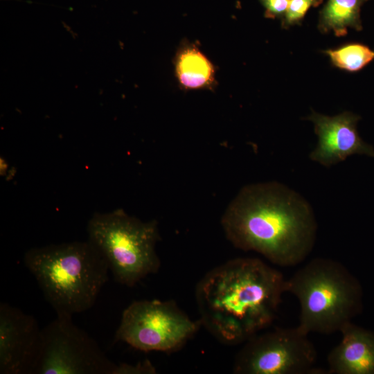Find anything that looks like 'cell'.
Returning a JSON list of instances; mask_svg holds the SVG:
<instances>
[{
    "label": "cell",
    "mask_w": 374,
    "mask_h": 374,
    "mask_svg": "<svg viewBox=\"0 0 374 374\" xmlns=\"http://www.w3.org/2000/svg\"><path fill=\"white\" fill-rule=\"evenodd\" d=\"M341 339L329 353L330 374H374V332L349 322Z\"/></svg>",
    "instance_id": "8fae6325"
},
{
    "label": "cell",
    "mask_w": 374,
    "mask_h": 374,
    "mask_svg": "<svg viewBox=\"0 0 374 374\" xmlns=\"http://www.w3.org/2000/svg\"><path fill=\"white\" fill-rule=\"evenodd\" d=\"M307 119L314 123L319 139L317 147L310 154L311 160L330 167L353 154L374 157V148L365 142L357 132L359 116L344 112L328 116L312 111Z\"/></svg>",
    "instance_id": "30bf717a"
},
{
    "label": "cell",
    "mask_w": 374,
    "mask_h": 374,
    "mask_svg": "<svg viewBox=\"0 0 374 374\" xmlns=\"http://www.w3.org/2000/svg\"><path fill=\"white\" fill-rule=\"evenodd\" d=\"M265 8V17L268 19H280L284 17L290 0H259Z\"/></svg>",
    "instance_id": "2e32d148"
},
{
    "label": "cell",
    "mask_w": 374,
    "mask_h": 374,
    "mask_svg": "<svg viewBox=\"0 0 374 374\" xmlns=\"http://www.w3.org/2000/svg\"><path fill=\"white\" fill-rule=\"evenodd\" d=\"M323 0H290L284 17L281 19L283 28L299 25L308 11L312 7L319 6Z\"/></svg>",
    "instance_id": "9a60e30c"
},
{
    "label": "cell",
    "mask_w": 374,
    "mask_h": 374,
    "mask_svg": "<svg viewBox=\"0 0 374 374\" xmlns=\"http://www.w3.org/2000/svg\"><path fill=\"white\" fill-rule=\"evenodd\" d=\"M368 0H328L319 12L318 28L323 33L333 32L345 36L348 28L362 30L361 8Z\"/></svg>",
    "instance_id": "4fadbf2b"
},
{
    "label": "cell",
    "mask_w": 374,
    "mask_h": 374,
    "mask_svg": "<svg viewBox=\"0 0 374 374\" xmlns=\"http://www.w3.org/2000/svg\"><path fill=\"white\" fill-rule=\"evenodd\" d=\"M286 292L300 304L298 327L305 333L332 334L362 310V291L358 280L341 262L312 259L286 280Z\"/></svg>",
    "instance_id": "277c9868"
},
{
    "label": "cell",
    "mask_w": 374,
    "mask_h": 374,
    "mask_svg": "<svg viewBox=\"0 0 374 374\" xmlns=\"http://www.w3.org/2000/svg\"><path fill=\"white\" fill-rule=\"evenodd\" d=\"M200 326L172 301H135L123 310L114 340L144 352L169 353L184 344Z\"/></svg>",
    "instance_id": "52a82bcc"
},
{
    "label": "cell",
    "mask_w": 374,
    "mask_h": 374,
    "mask_svg": "<svg viewBox=\"0 0 374 374\" xmlns=\"http://www.w3.org/2000/svg\"><path fill=\"white\" fill-rule=\"evenodd\" d=\"M24 262L56 314L89 310L108 280V263L89 240L32 248Z\"/></svg>",
    "instance_id": "3957f363"
},
{
    "label": "cell",
    "mask_w": 374,
    "mask_h": 374,
    "mask_svg": "<svg viewBox=\"0 0 374 374\" xmlns=\"http://www.w3.org/2000/svg\"><path fill=\"white\" fill-rule=\"evenodd\" d=\"M116 366L98 343L73 323L71 315L57 314L41 329L29 374H114Z\"/></svg>",
    "instance_id": "8992f818"
},
{
    "label": "cell",
    "mask_w": 374,
    "mask_h": 374,
    "mask_svg": "<svg viewBox=\"0 0 374 374\" xmlns=\"http://www.w3.org/2000/svg\"><path fill=\"white\" fill-rule=\"evenodd\" d=\"M324 53L332 65L349 72L359 71L374 60V50L361 43H348Z\"/></svg>",
    "instance_id": "5bb4252c"
},
{
    "label": "cell",
    "mask_w": 374,
    "mask_h": 374,
    "mask_svg": "<svg viewBox=\"0 0 374 374\" xmlns=\"http://www.w3.org/2000/svg\"><path fill=\"white\" fill-rule=\"evenodd\" d=\"M286 280L255 258H238L208 271L196 288L200 323L220 341L235 345L275 319Z\"/></svg>",
    "instance_id": "7a4b0ae2"
},
{
    "label": "cell",
    "mask_w": 374,
    "mask_h": 374,
    "mask_svg": "<svg viewBox=\"0 0 374 374\" xmlns=\"http://www.w3.org/2000/svg\"><path fill=\"white\" fill-rule=\"evenodd\" d=\"M87 231L88 240L105 258L118 283L131 287L159 271L156 245L160 235L157 221L143 222L123 209H116L93 214Z\"/></svg>",
    "instance_id": "5b68a950"
},
{
    "label": "cell",
    "mask_w": 374,
    "mask_h": 374,
    "mask_svg": "<svg viewBox=\"0 0 374 374\" xmlns=\"http://www.w3.org/2000/svg\"><path fill=\"white\" fill-rule=\"evenodd\" d=\"M226 238L243 251H253L274 265L292 267L312 251L317 224L310 203L277 182L242 188L221 220Z\"/></svg>",
    "instance_id": "6da1fadb"
},
{
    "label": "cell",
    "mask_w": 374,
    "mask_h": 374,
    "mask_svg": "<svg viewBox=\"0 0 374 374\" xmlns=\"http://www.w3.org/2000/svg\"><path fill=\"white\" fill-rule=\"evenodd\" d=\"M175 74L184 90L211 89L215 85V68L195 44L184 42L174 58Z\"/></svg>",
    "instance_id": "7c38bea8"
},
{
    "label": "cell",
    "mask_w": 374,
    "mask_h": 374,
    "mask_svg": "<svg viewBox=\"0 0 374 374\" xmlns=\"http://www.w3.org/2000/svg\"><path fill=\"white\" fill-rule=\"evenodd\" d=\"M156 369L152 364L145 359L139 362L136 364L120 363L117 364L114 374H154Z\"/></svg>",
    "instance_id": "e0dca14e"
},
{
    "label": "cell",
    "mask_w": 374,
    "mask_h": 374,
    "mask_svg": "<svg viewBox=\"0 0 374 374\" xmlns=\"http://www.w3.org/2000/svg\"><path fill=\"white\" fill-rule=\"evenodd\" d=\"M298 326L276 328L251 337L236 355L238 374H317V350Z\"/></svg>",
    "instance_id": "ba28073f"
},
{
    "label": "cell",
    "mask_w": 374,
    "mask_h": 374,
    "mask_svg": "<svg viewBox=\"0 0 374 374\" xmlns=\"http://www.w3.org/2000/svg\"><path fill=\"white\" fill-rule=\"evenodd\" d=\"M41 329L35 318L0 303V374H29L37 356Z\"/></svg>",
    "instance_id": "9c48e42d"
}]
</instances>
